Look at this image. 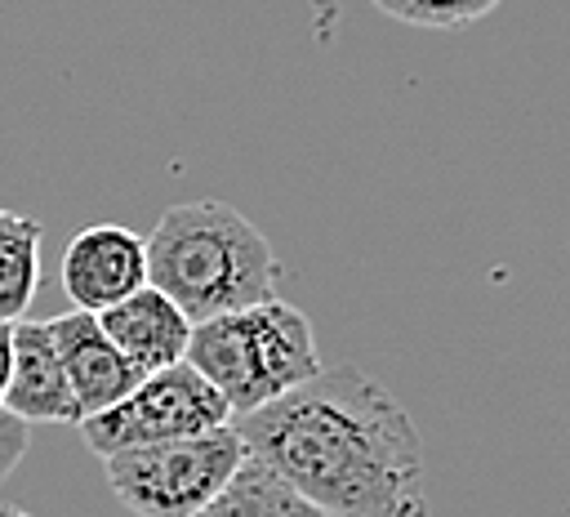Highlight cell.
Here are the masks:
<instances>
[{"label": "cell", "instance_id": "4", "mask_svg": "<svg viewBox=\"0 0 570 517\" xmlns=\"http://www.w3.org/2000/svg\"><path fill=\"white\" fill-rule=\"evenodd\" d=\"M245 464V446L232 423L129 446L102 459L111 495L134 517H196Z\"/></svg>", "mask_w": 570, "mask_h": 517}, {"label": "cell", "instance_id": "7", "mask_svg": "<svg viewBox=\"0 0 570 517\" xmlns=\"http://www.w3.org/2000/svg\"><path fill=\"white\" fill-rule=\"evenodd\" d=\"M49 325V339L58 348V361H62V374H67V388H71V401L80 410V419L89 414H102L107 406H116L142 374L120 357V348L102 334L98 316L94 312H62Z\"/></svg>", "mask_w": 570, "mask_h": 517}, {"label": "cell", "instance_id": "14", "mask_svg": "<svg viewBox=\"0 0 570 517\" xmlns=\"http://www.w3.org/2000/svg\"><path fill=\"white\" fill-rule=\"evenodd\" d=\"M9 374H13V321H0V406L9 392Z\"/></svg>", "mask_w": 570, "mask_h": 517}, {"label": "cell", "instance_id": "13", "mask_svg": "<svg viewBox=\"0 0 570 517\" xmlns=\"http://www.w3.org/2000/svg\"><path fill=\"white\" fill-rule=\"evenodd\" d=\"M31 423H22V419H13L9 410H0V481L22 464V455H27V446H31V432H27Z\"/></svg>", "mask_w": 570, "mask_h": 517}, {"label": "cell", "instance_id": "6", "mask_svg": "<svg viewBox=\"0 0 570 517\" xmlns=\"http://www.w3.org/2000/svg\"><path fill=\"white\" fill-rule=\"evenodd\" d=\"M147 285L142 236L125 223H89L62 250V290L76 312H102Z\"/></svg>", "mask_w": 570, "mask_h": 517}, {"label": "cell", "instance_id": "15", "mask_svg": "<svg viewBox=\"0 0 570 517\" xmlns=\"http://www.w3.org/2000/svg\"><path fill=\"white\" fill-rule=\"evenodd\" d=\"M0 517H36V513H27V508H18V504H0Z\"/></svg>", "mask_w": 570, "mask_h": 517}, {"label": "cell", "instance_id": "1", "mask_svg": "<svg viewBox=\"0 0 570 517\" xmlns=\"http://www.w3.org/2000/svg\"><path fill=\"white\" fill-rule=\"evenodd\" d=\"M249 459L334 517H428L423 441L405 406L365 370L330 365L249 414H232Z\"/></svg>", "mask_w": 570, "mask_h": 517}, {"label": "cell", "instance_id": "9", "mask_svg": "<svg viewBox=\"0 0 570 517\" xmlns=\"http://www.w3.org/2000/svg\"><path fill=\"white\" fill-rule=\"evenodd\" d=\"M0 410L22 423H80L45 321H13V374Z\"/></svg>", "mask_w": 570, "mask_h": 517}, {"label": "cell", "instance_id": "12", "mask_svg": "<svg viewBox=\"0 0 570 517\" xmlns=\"http://www.w3.org/2000/svg\"><path fill=\"white\" fill-rule=\"evenodd\" d=\"M370 4L387 18H396V22L428 27V31H450V27H468V22L485 18L503 0H370Z\"/></svg>", "mask_w": 570, "mask_h": 517}, {"label": "cell", "instance_id": "5", "mask_svg": "<svg viewBox=\"0 0 570 517\" xmlns=\"http://www.w3.org/2000/svg\"><path fill=\"white\" fill-rule=\"evenodd\" d=\"M223 423H232L227 401L187 361H178V365L142 374L116 406L80 419L76 428H80V441L98 459H107V455L129 450V446L191 437V432H209Z\"/></svg>", "mask_w": 570, "mask_h": 517}, {"label": "cell", "instance_id": "11", "mask_svg": "<svg viewBox=\"0 0 570 517\" xmlns=\"http://www.w3.org/2000/svg\"><path fill=\"white\" fill-rule=\"evenodd\" d=\"M40 218L0 209V321H22L40 285Z\"/></svg>", "mask_w": 570, "mask_h": 517}, {"label": "cell", "instance_id": "8", "mask_svg": "<svg viewBox=\"0 0 570 517\" xmlns=\"http://www.w3.org/2000/svg\"><path fill=\"white\" fill-rule=\"evenodd\" d=\"M98 325L138 374L178 365L183 352H187V339H191V321L151 285H142V290L125 294L120 303L102 308Z\"/></svg>", "mask_w": 570, "mask_h": 517}, {"label": "cell", "instance_id": "10", "mask_svg": "<svg viewBox=\"0 0 570 517\" xmlns=\"http://www.w3.org/2000/svg\"><path fill=\"white\" fill-rule=\"evenodd\" d=\"M196 517H334V513L316 508L289 481H281L267 464L245 455V464L232 472V481Z\"/></svg>", "mask_w": 570, "mask_h": 517}, {"label": "cell", "instance_id": "2", "mask_svg": "<svg viewBox=\"0 0 570 517\" xmlns=\"http://www.w3.org/2000/svg\"><path fill=\"white\" fill-rule=\"evenodd\" d=\"M147 250V285L160 290L191 325L276 299L281 263L272 241L223 201H183L169 205Z\"/></svg>", "mask_w": 570, "mask_h": 517}, {"label": "cell", "instance_id": "3", "mask_svg": "<svg viewBox=\"0 0 570 517\" xmlns=\"http://www.w3.org/2000/svg\"><path fill=\"white\" fill-rule=\"evenodd\" d=\"M183 361L227 401L232 414H249L321 370L312 321L281 294L196 321Z\"/></svg>", "mask_w": 570, "mask_h": 517}]
</instances>
